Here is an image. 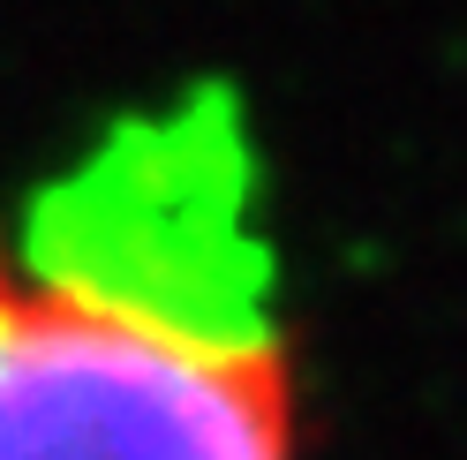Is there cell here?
<instances>
[{
  "label": "cell",
  "mask_w": 467,
  "mask_h": 460,
  "mask_svg": "<svg viewBox=\"0 0 467 460\" xmlns=\"http://www.w3.org/2000/svg\"><path fill=\"white\" fill-rule=\"evenodd\" d=\"M0 460H302L242 143L129 129L0 242Z\"/></svg>",
  "instance_id": "1"
}]
</instances>
